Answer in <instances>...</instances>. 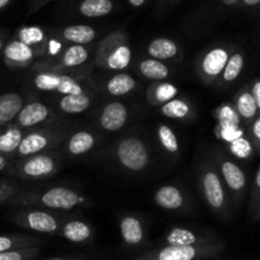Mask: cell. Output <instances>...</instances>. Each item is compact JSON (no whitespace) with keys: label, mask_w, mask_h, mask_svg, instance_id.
<instances>
[{"label":"cell","mask_w":260,"mask_h":260,"mask_svg":"<svg viewBox=\"0 0 260 260\" xmlns=\"http://www.w3.org/2000/svg\"><path fill=\"white\" fill-rule=\"evenodd\" d=\"M213 162L222 178L231 205L238 207L243 202L248 188V178L245 172L241 169L240 165L236 164L231 157L218 149H216L213 154Z\"/></svg>","instance_id":"6"},{"label":"cell","mask_w":260,"mask_h":260,"mask_svg":"<svg viewBox=\"0 0 260 260\" xmlns=\"http://www.w3.org/2000/svg\"><path fill=\"white\" fill-rule=\"evenodd\" d=\"M229 146H230L231 152H233L234 155H236L238 157H240V159H249V157L253 156V154L255 152L254 151L253 146H251L250 141H249V139H245L244 136L235 140V141L230 142Z\"/></svg>","instance_id":"37"},{"label":"cell","mask_w":260,"mask_h":260,"mask_svg":"<svg viewBox=\"0 0 260 260\" xmlns=\"http://www.w3.org/2000/svg\"><path fill=\"white\" fill-rule=\"evenodd\" d=\"M216 136L225 142H233L235 140L240 139L244 136V131L240 128V126H222L217 124L216 127Z\"/></svg>","instance_id":"38"},{"label":"cell","mask_w":260,"mask_h":260,"mask_svg":"<svg viewBox=\"0 0 260 260\" xmlns=\"http://www.w3.org/2000/svg\"><path fill=\"white\" fill-rule=\"evenodd\" d=\"M240 0H222V3L225 5H228V7H231V5H235L236 3H239Z\"/></svg>","instance_id":"47"},{"label":"cell","mask_w":260,"mask_h":260,"mask_svg":"<svg viewBox=\"0 0 260 260\" xmlns=\"http://www.w3.org/2000/svg\"><path fill=\"white\" fill-rule=\"evenodd\" d=\"M208 260H212V259H208Z\"/></svg>","instance_id":"52"},{"label":"cell","mask_w":260,"mask_h":260,"mask_svg":"<svg viewBox=\"0 0 260 260\" xmlns=\"http://www.w3.org/2000/svg\"><path fill=\"white\" fill-rule=\"evenodd\" d=\"M113 9L112 0H84L79 7V12L88 18L104 17Z\"/></svg>","instance_id":"34"},{"label":"cell","mask_w":260,"mask_h":260,"mask_svg":"<svg viewBox=\"0 0 260 260\" xmlns=\"http://www.w3.org/2000/svg\"><path fill=\"white\" fill-rule=\"evenodd\" d=\"M3 48H4V38H3L2 36H0V52H2V51H3Z\"/></svg>","instance_id":"50"},{"label":"cell","mask_w":260,"mask_h":260,"mask_svg":"<svg viewBox=\"0 0 260 260\" xmlns=\"http://www.w3.org/2000/svg\"><path fill=\"white\" fill-rule=\"evenodd\" d=\"M244 3H245L246 5H249V7H254V5L259 4L260 0H244Z\"/></svg>","instance_id":"46"},{"label":"cell","mask_w":260,"mask_h":260,"mask_svg":"<svg viewBox=\"0 0 260 260\" xmlns=\"http://www.w3.org/2000/svg\"><path fill=\"white\" fill-rule=\"evenodd\" d=\"M10 0H0V9H3V8L7 7L8 4H9Z\"/></svg>","instance_id":"49"},{"label":"cell","mask_w":260,"mask_h":260,"mask_svg":"<svg viewBox=\"0 0 260 260\" xmlns=\"http://www.w3.org/2000/svg\"><path fill=\"white\" fill-rule=\"evenodd\" d=\"M18 193L17 185L10 180L0 179V203H8Z\"/></svg>","instance_id":"40"},{"label":"cell","mask_w":260,"mask_h":260,"mask_svg":"<svg viewBox=\"0 0 260 260\" xmlns=\"http://www.w3.org/2000/svg\"><path fill=\"white\" fill-rule=\"evenodd\" d=\"M0 173H7V174L15 175L14 159H10V157L0 155Z\"/></svg>","instance_id":"42"},{"label":"cell","mask_w":260,"mask_h":260,"mask_svg":"<svg viewBox=\"0 0 260 260\" xmlns=\"http://www.w3.org/2000/svg\"><path fill=\"white\" fill-rule=\"evenodd\" d=\"M132 60V50L123 32H113L101 41L94 55L98 68L108 71L124 70Z\"/></svg>","instance_id":"3"},{"label":"cell","mask_w":260,"mask_h":260,"mask_svg":"<svg viewBox=\"0 0 260 260\" xmlns=\"http://www.w3.org/2000/svg\"><path fill=\"white\" fill-rule=\"evenodd\" d=\"M160 112L167 118L175 119L180 122L192 121L196 117V111L193 104L185 98H174L168 103L160 107Z\"/></svg>","instance_id":"22"},{"label":"cell","mask_w":260,"mask_h":260,"mask_svg":"<svg viewBox=\"0 0 260 260\" xmlns=\"http://www.w3.org/2000/svg\"><path fill=\"white\" fill-rule=\"evenodd\" d=\"M30 83L37 90L56 93L60 95L85 93V86L80 79L66 73L50 70H35Z\"/></svg>","instance_id":"8"},{"label":"cell","mask_w":260,"mask_h":260,"mask_svg":"<svg viewBox=\"0 0 260 260\" xmlns=\"http://www.w3.org/2000/svg\"><path fill=\"white\" fill-rule=\"evenodd\" d=\"M53 118H55V113L50 107L38 101H33L23 106L13 123H15L22 129H27L33 128L45 122H52Z\"/></svg>","instance_id":"13"},{"label":"cell","mask_w":260,"mask_h":260,"mask_svg":"<svg viewBox=\"0 0 260 260\" xmlns=\"http://www.w3.org/2000/svg\"><path fill=\"white\" fill-rule=\"evenodd\" d=\"M113 154L117 162L124 170L131 173L144 172L151 161V155L146 142L137 136H127L117 142Z\"/></svg>","instance_id":"7"},{"label":"cell","mask_w":260,"mask_h":260,"mask_svg":"<svg viewBox=\"0 0 260 260\" xmlns=\"http://www.w3.org/2000/svg\"><path fill=\"white\" fill-rule=\"evenodd\" d=\"M40 251L41 249L38 246L5 251V253H0V260H33L40 255Z\"/></svg>","instance_id":"36"},{"label":"cell","mask_w":260,"mask_h":260,"mask_svg":"<svg viewBox=\"0 0 260 260\" xmlns=\"http://www.w3.org/2000/svg\"><path fill=\"white\" fill-rule=\"evenodd\" d=\"M9 205L18 207H36L48 211H69L90 207L88 197L68 187H51L43 190H25L19 192L9 201Z\"/></svg>","instance_id":"1"},{"label":"cell","mask_w":260,"mask_h":260,"mask_svg":"<svg viewBox=\"0 0 260 260\" xmlns=\"http://www.w3.org/2000/svg\"><path fill=\"white\" fill-rule=\"evenodd\" d=\"M118 228L121 238L123 243L129 248H136L144 244L145 236V226L141 218L137 217L132 213L122 215L118 220Z\"/></svg>","instance_id":"15"},{"label":"cell","mask_w":260,"mask_h":260,"mask_svg":"<svg viewBox=\"0 0 260 260\" xmlns=\"http://www.w3.org/2000/svg\"><path fill=\"white\" fill-rule=\"evenodd\" d=\"M0 132H2V126H0Z\"/></svg>","instance_id":"51"},{"label":"cell","mask_w":260,"mask_h":260,"mask_svg":"<svg viewBox=\"0 0 260 260\" xmlns=\"http://www.w3.org/2000/svg\"><path fill=\"white\" fill-rule=\"evenodd\" d=\"M260 205V168L256 172L255 177H254L253 185H251L250 196H249V213H250V217L254 215V212L256 211V208Z\"/></svg>","instance_id":"39"},{"label":"cell","mask_w":260,"mask_h":260,"mask_svg":"<svg viewBox=\"0 0 260 260\" xmlns=\"http://www.w3.org/2000/svg\"><path fill=\"white\" fill-rule=\"evenodd\" d=\"M215 117L218 121V124H222V126H240L241 124L233 103L221 104L215 111Z\"/></svg>","instance_id":"35"},{"label":"cell","mask_w":260,"mask_h":260,"mask_svg":"<svg viewBox=\"0 0 260 260\" xmlns=\"http://www.w3.org/2000/svg\"><path fill=\"white\" fill-rule=\"evenodd\" d=\"M128 2H129V4L132 5V7L139 8V7H142V5L145 4V2H146V0H128Z\"/></svg>","instance_id":"45"},{"label":"cell","mask_w":260,"mask_h":260,"mask_svg":"<svg viewBox=\"0 0 260 260\" xmlns=\"http://www.w3.org/2000/svg\"><path fill=\"white\" fill-rule=\"evenodd\" d=\"M93 103V98L88 91L80 94L61 95L57 101V107L61 112L68 114H79L89 109Z\"/></svg>","instance_id":"26"},{"label":"cell","mask_w":260,"mask_h":260,"mask_svg":"<svg viewBox=\"0 0 260 260\" xmlns=\"http://www.w3.org/2000/svg\"><path fill=\"white\" fill-rule=\"evenodd\" d=\"M42 243V239L25 234H10L0 235V253L18 250V249L35 248Z\"/></svg>","instance_id":"28"},{"label":"cell","mask_w":260,"mask_h":260,"mask_svg":"<svg viewBox=\"0 0 260 260\" xmlns=\"http://www.w3.org/2000/svg\"><path fill=\"white\" fill-rule=\"evenodd\" d=\"M61 36L66 42L71 43V45L85 46L95 40L96 32L90 25L75 24L63 28Z\"/></svg>","instance_id":"29"},{"label":"cell","mask_w":260,"mask_h":260,"mask_svg":"<svg viewBox=\"0 0 260 260\" xmlns=\"http://www.w3.org/2000/svg\"><path fill=\"white\" fill-rule=\"evenodd\" d=\"M58 236H62L74 244H84L91 241L94 238V230L90 223L81 218H69L63 221Z\"/></svg>","instance_id":"18"},{"label":"cell","mask_w":260,"mask_h":260,"mask_svg":"<svg viewBox=\"0 0 260 260\" xmlns=\"http://www.w3.org/2000/svg\"><path fill=\"white\" fill-rule=\"evenodd\" d=\"M19 228L45 235H57L65 218L53 211L36 207H20L9 216Z\"/></svg>","instance_id":"5"},{"label":"cell","mask_w":260,"mask_h":260,"mask_svg":"<svg viewBox=\"0 0 260 260\" xmlns=\"http://www.w3.org/2000/svg\"><path fill=\"white\" fill-rule=\"evenodd\" d=\"M15 40L20 41V42L25 43L29 47L35 48L38 51L41 56L45 55V48L47 45V40H46V35L40 27H35V25H28V27L20 28L17 32V38Z\"/></svg>","instance_id":"30"},{"label":"cell","mask_w":260,"mask_h":260,"mask_svg":"<svg viewBox=\"0 0 260 260\" xmlns=\"http://www.w3.org/2000/svg\"><path fill=\"white\" fill-rule=\"evenodd\" d=\"M236 113H238L240 122H243L245 126H250L254 119L259 116V109L256 106V102L254 99L253 94L250 91V86L246 85L239 91L234 98L233 103Z\"/></svg>","instance_id":"19"},{"label":"cell","mask_w":260,"mask_h":260,"mask_svg":"<svg viewBox=\"0 0 260 260\" xmlns=\"http://www.w3.org/2000/svg\"><path fill=\"white\" fill-rule=\"evenodd\" d=\"M65 139L66 132H61V129L58 131L51 128L30 129V131L24 132V136L15 152L14 159H22V157L42 154V152L58 146Z\"/></svg>","instance_id":"10"},{"label":"cell","mask_w":260,"mask_h":260,"mask_svg":"<svg viewBox=\"0 0 260 260\" xmlns=\"http://www.w3.org/2000/svg\"><path fill=\"white\" fill-rule=\"evenodd\" d=\"M48 260H89L85 258H53V259H48Z\"/></svg>","instance_id":"48"},{"label":"cell","mask_w":260,"mask_h":260,"mask_svg":"<svg viewBox=\"0 0 260 260\" xmlns=\"http://www.w3.org/2000/svg\"><path fill=\"white\" fill-rule=\"evenodd\" d=\"M250 218H251V222H258V221H260V205Z\"/></svg>","instance_id":"44"},{"label":"cell","mask_w":260,"mask_h":260,"mask_svg":"<svg viewBox=\"0 0 260 260\" xmlns=\"http://www.w3.org/2000/svg\"><path fill=\"white\" fill-rule=\"evenodd\" d=\"M179 89L173 83L168 81H155L147 88L146 99L151 106L161 107L172 99L177 98Z\"/></svg>","instance_id":"25"},{"label":"cell","mask_w":260,"mask_h":260,"mask_svg":"<svg viewBox=\"0 0 260 260\" xmlns=\"http://www.w3.org/2000/svg\"><path fill=\"white\" fill-rule=\"evenodd\" d=\"M147 55L159 61H170L179 57L180 48L177 42L167 37H157L152 40L146 47Z\"/></svg>","instance_id":"21"},{"label":"cell","mask_w":260,"mask_h":260,"mask_svg":"<svg viewBox=\"0 0 260 260\" xmlns=\"http://www.w3.org/2000/svg\"><path fill=\"white\" fill-rule=\"evenodd\" d=\"M231 52L225 46H215L198 56L196 70L206 85H215L220 81Z\"/></svg>","instance_id":"11"},{"label":"cell","mask_w":260,"mask_h":260,"mask_svg":"<svg viewBox=\"0 0 260 260\" xmlns=\"http://www.w3.org/2000/svg\"><path fill=\"white\" fill-rule=\"evenodd\" d=\"M154 202L157 207L165 211H182L188 205L184 190L173 184L157 188L154 194Z\"/></svg>","instance_id":"17"},{"label":"cell","mask_w":260,"mask_h":260,"mask_svg":"<svg viewBox=\"0 0 260 260\" xmlns=\"http://www.w3.org/2000/svg\"><path fill=\"white\" fill-rule=\"evenodd\" d=\"M23 136L24 129L18 127L15 123L5 126V128L0 132V155L14 159Z\"/></svg>","instance_id":"24"},{"label":"cell","mask_w":260,"mask_h":260,"mask_svg":"<svg viewBox=\"0 0 260 260\" xmlns=\"http://www.w3.org/2000/svg\"><path fill=\"white\" fill-rule=\"evenodd\" d=\"M98 142L95 134L86 129L75 132L68 139L65 144V151L70 156H81L86 152L91 151Z\"/></svg>","instance_id":"20"},{"label":"cell","mask_w":260,"mask_h":260,"mask_svg":"<svg viewBox=\"0 0 260 260\" xmlns=\"http://www.w3.org/2000/svg\"><path fill=\"white\" fill-rule=\"evenodd\" d=\"M198 189L203 201L218 218L231 217V202L225 184L213 160H206L198 169Z\"/></svg>","instance_id":"2"},{"label":"cell","mask_w":260,"mask_h":260,"mask_svg":"<svg viewBox=\"0 0 260 260\" xmlns=\"http://www.w3.org/2000/svg\"><path fill=\"white\" fill-rule=\"evenodd\" d=\"M218 241L215 235L208 233H198L192 229L173 228L165 235L167 245L174 246H196Z\"/></svg>","instance_id":"14"},{"label":"cell","mask_w":260,"mask_h":260,"mask_svg":"<svg viewBox=\"0 0 260 260\" xmlns=\"http://www.w3.org/2000/svg\"><path fill=\"white\" fill-rule=\"evenodd\" d=\"M225 248V243L221 240L196 246L165 245L141 254L134 260H208L222 254Z\"/></svg>","instance_id":"4"},{"label":"cell","mask_w":260,"mask_h":260,"mask_svg":"<svg viewBox=\"0 0 260 260\" xmlns=\"http://www.w3.org/2000/svg\"><path fill=\"white\" fill-rule=\"evenodd\" d=\"M137 70L144 78L149 80L155 81H164L170 76V69L165 62L155 58L147 57L144 58L137 65Z\"/></svg>","instance_id":"27"},{"label":"cell","mask_w":260,"mask_h":260,"mask_svg":"<svg viewBox=\"0 0 260 260\" xmlns=\"http://www.w3.org/2000/svg\"><path fill=\"white\" fill-rule=\"evenodd\" d=\"M128 121V108L121 102L106 104L99 114V126L107 132H117Z\"/></svg>","instance_id":"16"},{"label":"cell","mask_w":260,"mask_h":260,"mask_svg":"<svg viewBox=\"0 0 260 260\" xmlns=\"http://www.w3.org/2000/svg\"><path fill=\"white\" fill-rule=\"evenodd\" d=\"M15 175L28 182L45 180L57 174L60 162L53 155L42 152L22 159H14Z\"/></svg>","instance_id":"9"},{"label":"cell","mask_w":260,"mask_h":260,"mask_svg":"<svg viewBox=\"0 0 260 260\" xmlns=\"http://www.w3.org/2000/svg\"><path fill=\"white\" fill-rule=\"evenodd\" d=\"M249 141L253 146L254 151L260 154V114L249 126Z\"/></svg>","instance_id":"41"},{"label":"cell","mask_w":260,"mask_h":260,"mask_svg":"<svg viewBox=\"0 0 260 260\" xmlns=\"http://www.w3.org/2000/svg\"><path fill=\"white\" fill-rule=\"evenodd\" d=\"M250 86V91L253 94L254 99L256 102V106H258L259 113H260V79H255L251 84H249Z\"/></svg>","instance_id":"43"},{"label":"cell","mask_w":260,"mask_h":260,"mask_svg":"<svg viewBox=\"0 0 260 260\" xmlns=\"http://www.w3.org/2000/svg\"><path fill=\"white\" fill-rule=\"evenodd\" d=\"M40 56L38 51L18 40H12L3 48V60L12 70L29 68L33 61Z\"/></svg>","instance_id":"12"},{"label":"cell","mask_w":260,"mask_h":260,"mask_svg":"<svg viewBox=\"0 0 260 260\" xmlns=\"http://www.w3.org/2000/svg\"><path fill=\"white\" fill-rule=\"evenodd\" d=\"M156 137L159 144L168 155L177 157L180 152V144L174 129L165 123H159L156 127Z\"/></svg>","instance_id":"33"},{"label":"cell","mask_w":260,"mask_h":260,"mask_svg":"<svg viewBox=\"0 0 260 260\" xmlns=\"http://www.w3.org/2000/svg\"><path fill=\"white\" fill-rule=\"evenodd\" d=\"M244 65H245V55L241 51H235L231 53L218 83L221 85H229L234 83L243 73Z\"/></svg>","instance_id":"32"},{"label":"cell","mask_w":260,"mask_h":260,"mask_svg":"<svg viewBox=\"0 0 260 260\" xmlns=\"http://www.w3.org/2000/svg\"><path fill=\"white\" fill-rule=\"evenodd\" d=\"M136 86L137 81L134 76L126 73H118L108 79L106 84V90L113 96H123L132 93Z\"/></svg>","instance_id":"31"},{"label":"cell","mask_w":260,"mask_h":260,"mask_svg":"<svg viewBox=\"0 0 260 260\" xmlns=\"http://www.w3.org/2000/svg\"><path fill=\"white\" fill-rule=\"evenodd\" d=\"M24 106V98L19 93H5L0 95V126H8L17 118Z\"/></svg>","instance_id":"23"}]
</instances>
